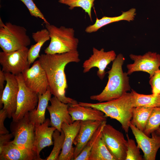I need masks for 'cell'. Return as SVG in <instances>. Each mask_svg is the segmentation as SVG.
I'll list each match as a JSON object with an SVG mask.
<instances>
[{
	"instance_id": "obj_1",
	"label": "cell",
	"mask_w": 160,
	"mask_h": 160,
	"mask_svg": "<svg viewBox=\"0 0 160 160\" xmlns=\"http://www.w3.org/2000/svg\"><path fill=\"white\" fill-rule=\"evenodd\" d=\"M39 60L45 71L52 95L65 103L77 104L76 101L65 95L68 86L65 69L70 63H77L80 61L78 51L53 54H42Z\"/></svg>"
},
{
	"instance_id": "obj_2",
	"label": "cell",
	"mask_w": 160,
	"mask_h": 160,
	"mask_svg": "<svg viewBox=\"0 0 160 160\" xmlns=\"http://www.w3.org/2000/svg\"><path fill=\"white\" fill-rule=\"evenodd\" d=\"M125 60L121 53L116 56L107 72L108 80L106 86L99 94L91 96V100L99 102L109 101L119 98L130 90L128 74L122 69Z\"/></svg>"
},
{
	"instance_id": "obj_3",
	"label": "cell",
	"mask_w": 160,
	"mask_h": 160,
	"mask_svg": "<svg viewBox=\"0 0 160 160\" xmlns=\"http://www.w3.org/2000/svg\"><path fill=\"white\" fill-rule=\"evenodd\" d=\"M77 104L102 111L106 117L119 121L125 132L128 133L134 107L133 96L131 92H127L119 98L109 101L95 103L79 102Z\"/></svg>"
},
{
	"instance_id": "obj_4",
	"label": "cell",
	"mask_w": 160,
	"mask_h": 160,
	"mask_svg": "<svg viewBox=\"0 0 160 160\" xmlns=\"http://www.w3.org/2000/svg\"><path fill=\"white\" fill-rule=\"evenodd\" d=\"M45 24L50 41L44 50L45 53L53 54L77 50L79 41L74 36L73 28L64 26L58 27L49 23Z\"/></svg>"
},
{
	"instance_id": "obj_5",
	"label": "cell",
	"mask_w": 160,
	"mask_h": 160,
	"mask_svg": "<svg viewBox=\"0 0 160 160\" xmlns=\"http://www.w3.org/2000/svg\"><path fill=\"white\" fill-rule=\"evenodd\" d=\"M31 40L24 27L10 22L4 23L0 18V47L9 52L27 47Z\"/></svg>"
},
{
	"instance_id": "obj_6",
	"label": "cell",
	"mask_w": 160,
	"mask_h": 160,
	"mask_svg": "<svg viewBox=\"0 0 160 160\" xmlns=\"http://www.w3.org/2000/svg\"><path fill=\"white\" fill-rule=\"evenodd\" d=\"M10 129L14 137L11 141L12 143L21 149L37 155L33 150L35 125L29 119L28 113L20 119L12 120Z\"/></svg>"
},
{
	"instance_id": "obj_7",
	"label": "cell",
	"mask_w": 160,
	"mask_h": 160,
	"mask_svg": "<svg viewBox=\"0 0 160 160\" xmlns=\"http://www.w3.org/2000/svg\"><path fill=\"white\" fill-rule=\"evenodd\" d=\"M19 85L16 111L12 117L17 121L23 117L37 106L38 94L29 88L25 84L22 73L15 76Z\"/></svg>"
},
{
	"instance_id": "obj_8",
	"label": "cell",
	"mask_w": 160,
	"mask_h": 160,
	"mask_svg": "<svg viewBox=\"0 0 160 160\" xmlns=\"http://www.w3.org/2000/svg\"><path fill=\"white\" fill-rule=\"evenodd\" d=\"M29 49L25 47L14 51L0 52V63L4 72L15 75L22 73L30 67L28 60Z\"/></svg>"
},
{
	"instance_id": "obj_9",
	"label": "cell",
	"mask_w": 160,
	"mask_h": 160,
	"mask_svg": "<svg viewBox=\"0 0 160 160\" xmlns=\"http://www.w3.org/2000/svg\"><path fill=\"white\" fill-rule=\"evenodd\" d=\"M102 137L108 150L116 160H125L127 141L121 132L106 124L103 129Z\"/></svg>"
},
{
	"instance_id": "obj_10",
	"label": "cell",
	"mask_w": 160,
	"mask_h": 160,
	"mask_svg": "<svg viewBox=\"0 0 160 160\" xmlns=\"http://www.w3.org/2000/svg\"><path fill=\"white\" fill-rule=\"evenodd\" d=\"M22 74L25 85L38 95L45 93L49 88L45 71L39 60L35 61L31 67Z\"/></svg>"
},
{
	"instance_id": "obj_11",
	"label": "cell",
	"mask_w": 160,
	"mask_h": 160,
	"mask_svg": "<svg viewBox=\"0 0 160 160\" xmlns=\"http://www.w3.org/2000/svg\"><path fill=\"white\" fill-rule=\"evenodd\" d=\"M129 57L134 62L127 65L128 75L134 72L143 71L149 74L150 78L160 69V55L156 52L149 51L143 55L130 54Z\"/></svg>"
},
{
	"instance_id": "obj_12",
	"label": "cell",
	"mask_w": 160,
	"mask_h": 160,
	"mask_svg": "<svg viewBox=\"0 0 160 160\" xmlns=\"http://www.w3.org/2000/svg\"><path fill=\"white\" fill-rule=\"evenodd\" d=\"M6 84L0 98V108L7 112V117L12 118L17 108V99L19 91L18 83L15 75L4 72Z\"/></svg>"
},
{
	"instance_id": "obj_13",
	"label": "cell",
	"mask_w": 160,
	"mask_h": 160,
	"mask_svg": "<svg viewBox=\"0 0 160 160\" xmlns=\"http://www.w3.org/2000/svg\"><path fill=\"white\" fill-rule=\"evenodd\" d=\"M92 54L83 63L82 67L84 73L89 72L94 67L98 69L97 74L102 80L106 74L105 69L116 57L115 52L113 50L105 52L103 48L98 50L95 47L92 49Z\"/></svg>"
},
{
	"instance_id": "obj_14",
	"label": "cell",
	"mask_w": 160,
	"mask_h": 160,
	"mask_svg": "<svg viewBox=\"0 0 160 160\" xmlns=\"http://www.w3.org/2000/svg\"><path fill=\"white\" fill-rule=\"evenodd\" d=\"M129 128L135 137L137 145L143 153L144 159L155 160L157 152L160 148V136L154 132L150 137L131 123Z\"/></svg>"
},
{
	"instance_id": "obj_15",
	"label": "cell",
	"mask_w": 160,
	"mask_h": 160,
	"mask_svg": "<svg viewBox=\"0 0 160 160\" xmlns=\"http://www.w3.org/2000/svg\"><path fill=\"white\" fill-rule=\"evenodd\" d=\"M49 101L51 105H48L47 109L50 115V126L61 132L63 123L70 124L73 122L68 111L69 104L61 102L55 96Z\"/></svg>"
},
{
	"instance_id": "obj_16",
	"label": "cell",
	"mask_w": 160,
	"mask_h": 160,
	"mask_svg": "<svg viewBox=\"0 0 160 160\" xmlns=\"http://www.w3.org/2000/svg\"><path fill=\"white\" fill-rule=\"evenodd\" d=\"M81 121H74L69 124L63 123L61 128L65 134L63 145L58 160H73L75 148L73 147L75 140L79 134Z\"/></svg>"
},
{
	"instance_id": "obj_17",
	"label": "cell",
	"mask_w": 160,
	"mask_h": 160,
	"mask_svg": "<svg viewBox=\"0 0 160 160\" xmlns=\"http://www.w3.org/2000/svg\"><path fill=\"white\" fill-rule=\"evenodd\" d=\"M50 126V120L47 118L42 124L35 125V132L33 150L37 155L40 156L41 151L46 147L53 144L52 135L56 129Z\"/></svg>"
},
{
	"instance_id": "obj_18",
	"label": "cell",
	"mask_w": 160,
	"mask_h": 160,
	"mask_svg": "<svg viewBox=\"0 0 160 160\" xmlns=\"http://www.w3.org/2000/svg\"><path fill=\"white\" fill-rule=\"evenodd\" d=\"M103 122L92 120L81 121L79 131L74 142L76 147L73 160L81 153Z\"/></svg>"
},
{
	"instance_id": "obj_19",
	"label": "cell",
	"mask_w": 160,
	"mask_h": 160,
	"mask_svg": "<svg viewBox=\"0 0 160 160\" xmlns=\"http://www.w3.org/2000/svg\"><path fill=\"white\" fill-rule=\"evenodd\" d=\"M68 111L73 122L77 120L106 121L107 117L102 111L89 107L69 104Z\"/></svg>"
},
{
	"instance_id": "obj_20",
	"label": "cell",
	"mask_w": 160,
	"mask_h": 160,
	"mask_svg": "<svg viewBox=\"0 0 160 160\" xmlns=\"http://www.w3.org/2000/svg\"><path fill=\"white\" fill-rule=\"evenodd\" d=\"M0 160H44L37 155L21 149L11 141L7 143L0 152Z\"/></svg>"
},
{
	"instance_id": "obj_21",
	"label": "cell",
	"mask_w": 160,
	"mask_h": 160,
	"mask_svg": "<svg viewBox=\"0 0 160 160\" xmlns=\"http://www.w3.org/2000/svg\"><path fill=\"white\" fill-rule=\"evenodd\" d=\"M136 15V9L132 8L125 12H122L119 16L113 17L104 16L101 19L97 18L95 23L87 27L85 31L88 33L95 32L108 24L121 20L130 22L133 20Z\"/></svg>"
},
{
	"instance_id": "obj_22",
	"label": "cell",
	"mask_w": 160,
	"mask_h": 160,
	"mask_svg": "<svg viewBox=\"0 0 160 160\" xmlns=\"http://www.w3.org/2000/svg\"><path fill=\"white\" fill-rule=\"evenodd\" d=\"M52 94L49 88L42 95H38L39 101L37 107L28 113L31 121L35 125L42 124L45 121V112Z\"/></svg>"
},
{
	"instance_id": "obj_23",
	"label": "cell",
	"mask_w": 160,
	"mask_h": 160,
	"mask_svg": "<svg viewBox=\"0 0 160 160\" xmlns=\"http://www.w3.org/2000/svg\"><path fill=\"white\" fill-rule=\"evenodd\" d=\"M32 37L36 43L32 45L28 49V60L30 65L33 63L35 60L40 57L39 52L43 44L46 42L50 40L49 32L46 28L33 33Z\"/></svg>"
},
{
	"instance_id": "obj_24",
	"label": "cell",
	"mask_w": 160,
	"mask_h": 160,
	"mask_svg": "<svg viewBox=\"0 0 160 160\" xmlns=\"http://www.w3.org/2000/svg\"><path fill=\"white\" fill-rule=\"evenodd\" d=\"M153 108L144 106L134 107L130 123L143 132Z\"/></svg>"
},
{
	"instance_id": "obj_25",
	"label": "cell",
	"mask_w": 160,
	"mask_h": 160,
	"mask_svg": "<svg viewBox=\"0 0 160 160\" xmlns=\"http://www.w3.org/2000/svg\"><path fill=\"white\" fill-rule=\"evenodd\" d=\"M133 96L134 107L154 108L160 106V94L145 95L137 92L133 89L131 92Z\"/></svg>"
},
{
	"instance_id": "obj_26",
	"label": "cell",
	"mask_w": 160,
	"mask_h": 160,
	"mask_svg": "<svg viewBox=\"0 0 160 160\" xmlns=\"http://www.w3.org/2000/svg\"><path fill=\"white\" fill-rule=\"evenodd\" d=\"M89 160H116L107 148L102 134L93 145Z\"/></svg>"
},
{
	"instance_id": "obj_27",
	"label": "cell",
	"mask_w": 160,
	"mask_h": 160,
	"mask_svg": "<svg viewBox=\"0 0 160 160\" xmlns=\"http://www.w3.org/2000/svg\"><path fill=\"white\" fill-rule=\"evenodd\" d=\"M106 122V121L102 122L82 150L74 160H89L92 149L95 142L101 136L103 129Z\"/></svg>"
},
{
	"instance_id": "obj_28",
	"label": "cell",
	"mask_w": 160,
	"mask_h": 160,
	"mask_svg": "<svg viewBox=\"0 0 160 160\" xmlns=\"http://www.w3.org/2000/svg\"><path fill=\"white\" fill-rule=\"evenodd\" d=\"M54 140V147L49 156L44 160H58L63 148L65 138V134L62 130L60 132L57 129L54 132L52 135Z\"/></svg>"
},
{
	"instance_id": "obj_29",
	"label": "cell",
	"mask_w": 160,
	"mask_h": 160,
	"mask_svg": "<svg viewBox=\"0 0 160 160\" xmlns=\"http://www.w3.org/2000/svg\"><path fill=\"white\" fill-rule=\"evenodd\" d=\"M95 0H59L58 2L61 4L68 6L70 10L75 7L81 8L88 15L90 20L92 21L91 12L94 6Z\"/></svg>"
},
{
	"instance_id": "obj_30",
	"label": "cell",
	"mask_w": 160,
	"mask_h": 160,
	"mask_svg": "<svg viewBox=\"0 0 160 160\" xmlns=\"http://www.w3.org/2000/svg\"><path fill=\"white\" fill-rule=\"evenodd\" d=\"M160 126V106L153 108L143 132L148 136Z\"/></svg>"
},
{
	"instance_id": "obj_31",
	"label": "cell",
	"mask_w": 160,
	"mask_h": 160,
	"mask_svg": "<svg viewBox=\"0 0 160 160\" xmlns=\"http://www.w3.org/2000/svg\"><path fill=\"white\" fill-rule=\"evenodd\" d=\"M127 138V149L125 160H143L144 159L140 154V148L136 145L134 140L130 138L128 134Z\"/></svg>"
},
{
	"instance_id": "obj_32",
	"label": "cell",
	"mask_w": 160,
	"mask_h": 160,
	"mask_svg": "<svg viewBox=\"0 0 160 160\" xmlns=\"http://www.w3.org/2000/svg\"><path fill=\"white\" fill-rule=\"evenodd\" d=\"M26 6L31 15L36 18L42 19L45 24L49 23L44 15L36 5L34 0H20Z\"/></svg>"
},
{
	"instance_id": "obj_33",
	"label": "cell",
	"mask_w": 160,
	"mask_h": 160,
	"mask_svg": "<svg viewBox=\"0 0 160 160\" xmlns=\"http://www.w3.org/2000/svg\"><path fill=\"white\" fill-rule=\"evenodd\" d=\"M150 78L149 84L151 86L152 94H160V69L156 71Z\"/></svg>"
},
{
	"instance_id": "obj_34",
	"label": "cell",
	"mask_w": 160,
	"mask_h": 160,
	"mask_svg": "<svg viewBox=\"0 0 160 160\" xmlns=\"http://www.w3.org/2000/svg\"><path fill=\"white\" fill-rule=\"evenodd\" d=\"M7 117L6 111L3 108L0 111V135L7 134L9 133L4 125V122L6 118Z\"/></svg>"
},
{
	"instance_id": "obj_35",
	"label": "cell",
	"mask_w": 160,
	"mask_h": 160,
	"mask_svg": "<svg viewBox=\"0 0 160 160\" xmlns=\"http://www.w3.org/2000/svg\"><path fill=\"white\" fill-rule=\"evenodd\" d=\"M13 137L12 133L0 135V152L2 151L4 146L10 141V140Z\"/></svg>"
},
{
	"instance_id": "obj_36",
	"label": "cell",
	"mask_w": 160,
	"mask_h": 160,
	"mask_svg": "<svg viewBox=\"0 0 160 160\" xmlns=\"http://www.w3.org/2000/svg\"><path fill=\"white\" fill-rule=\"evenodd\" d=\"M6 81V77L4 72L0 70V98L1 97L5 87L4 84Z\"/></svg>"
},
{
	"instance_id": "obj_37",
	"label": "cell",
	"mask_w": 160,
	"mask_h": 160,
	"mask_svg": "<svg viewBox=\"0 0 160 160\" xmlns=\"http://www.w3.org/2000/svg\"><path fill=\"white\" fill-rule=\"evenodd\" d=\"M155 132L157 134L160 136V126Z\"/></svg>"
}]
</instances>
